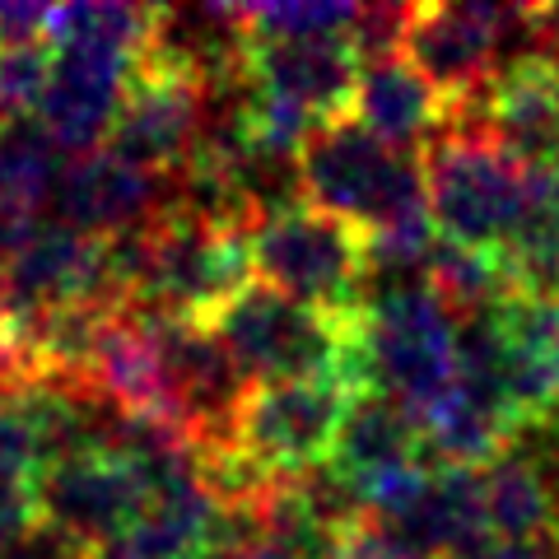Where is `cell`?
Returning a JSON list of instances; mask_svg holds the SVG:
<instances>
[{
  "mask_svg": "<svg viewBox=\"0 0 559 559\" xmlns=\"http://www.w3.org/2000/svg\"><path fill=\"white\" fill-rule=\"evenodd\" d=\"M294 173H299V197L308 205L341 215L369 234L429 205L419 154L382 145L355 117L326 121V127L312 131V140L299 150Z\"/></svg>",
  "mask_w": 559,
  "mask_h": 559,
  "instance_id": "obj_5",
  "label": "cell"
},
{
  "mask_svg": "<svg viewBox=\"0 0 559 559\" xmlns=\"http://www.w3.org/2000/svg\"><path fill=\"white\" fill-rule=\"evenodd\" d=\"M57 47L43 43H0V121H28L38 117Z\"/></svg>",
  "mask_w": 559,
  "mask_h": 559,
  "instance_id": "obj_18",
  "label": "cell"
},
{
  "mask_svg": "<svg viewBox=\"0 0 559 559\" xmlns=\"http://www.w3.org/2000/svg\"><path fill=\"white\" fill-rule=\"evenodd\" d=\"M66 154L51 135L28 121H0V261L43 224V205L57 197Z\"/></svg>",
  "mask_w": 559,
  "mask_h": 559,
  "instance_id": "obj_16",
  "label": "cell"
},
{
  "mask_svg": "<svg viewBox=\"0 0 559 559\" xmlns=\"http://www.w3.org/2000/svg\"><path fill=\"white\" fill-rule=\"evenodd\" d=\"M252 271L261 285L326 312H364L373 299L369 229L341 215L294 201L271 210L248 234Z\"/></svg>",
  "mask_w": 559,
  "mask_h": 559,
  "instance_id": "obj_2",
  "label": "cell"
},
{
  "mask_svg": "<svg viewBox=\"0 0 559 559\" xmlns=\"http://www.w3.org/2000/svg\"><path fill=\"white\" fill-rule=\"evenodd\" d=\"M452 559H546V550H527V546H503V540H480Z\"/></svg>",
  "mask_w": 559,
  "mask_h": 559,
  "instance_id": "obj_24",
  "label": "cell"
},
{
  "mask_svg": "<svg viewBox=\"0 0 559 559\" xmlns=\"http://www.w3.org/2000/svg\"><path fill=\"white\" fill-rule=\"evenodd\" d=\"M359 20V5H242V24L271 38H349Z\"/></svg>",
  "mask_w": 559,
  "mask_h": 559,
  "instance_id": "obj_19",
  "label": "cell"
},
{
  "mask_svg": "<svg viewBox=\"0 0 559 559\" xmlns=\"http://www.w3.org/2000/svg\"><path fill=\"white\" fill-rule=\"evenodd\" d=\"M429 462L425 448V429L396 406L392 396L382 392H364L345 415V429L336 439V452H331L326 471L336 476L349 495H364L369 485H378L392 471H406Z\"/></svg>",
  "mask_w": 559,
  "mask_h": 559,
  "instance_id": "obj_15",
  "label": "cell"
},
{
  "mask_svg": "<svg viewBox=\"0 0 559 559\" xmlns=\"http://www.w3.org/2000/svg\"><path fill=\"white\" fill-rule=\"evenodd\" d=\"M57 559H94V555H70V550H61Z\"/></svg>",
  "mask_w": 559,
  "mask_h": 559,
  "instance_id": "obj_26",
  "label": "cell"
},
{
  "mask_svg": "<svg viewBox=\"0 0 559 559\" xmlns=\"http://www.w3.org/2000/svg\"><path fill=\"white\" fill-rule=\"evenodd\" d=\"M331 559H419V555H411L388 527H382V522H373L369 513H364L355 527L345 532L341 550L331 555Z\"/></svg>",
  "mask_w": 559,
  "mask_h": 559,
  "instance_id": "obj_22",
  "label": "cell"
},
{
  "mask_svg": "<svg viewBox=\"0 0 559 559\" xmlns=\"http://www.w3.org/2000/svg\"><path fill=\"white\" fill-rule=\"evenodd\" d=\"M364 57L349 38H271L242 24V90L271 94L312 121L355 117Z\"/></svg>",
  "mask_w": 559,
  "mask_h": 559,
  "instance_id": "obj_10",
  "label": "cell"
},
{
  "mask_svg": "<svg viewBox=\"0 0 559 559\" xmlns=\"http://www.w3.org/2000/svg\"><path fill=\"white\" fill-rule=\"evenodd\" d=\"M359 392L345 382H252L234 415L229 448L271 480H299L331 462Z\"/></svg>",
  "mask_w": 559,
  "mask_h": 559,
  "instance_id": "obj_8",
  "label": "cell"
},
{
  "mask_svg": "<svg viewBox=\"0 0 559 559\" xmlns=\"http://www.w3.org/2000/svg\"><path fill=\"white\" fill-rule=\"evenodd\" d=\"M154 499L150 471L121 452H80L38 476L43 532L70 555L108 559Z\"/></svg>",
  "mask_w": 559,
  "mask_h": 559,
  "instance_id": "obj_9",
  "label": "cell"
},
{
  "mask_svg": "<svg viewBox=\"0 0 559 559\" xmlns=\"http://www.w3.org/2000/svg\"><path fill=\"white\" fill-rule=\"evenodd\" d=\"M38 532H43L38 476L0 471V559H20Z\"/></svg>",
  "mask_w": 559,
  "mask_h": 559,
  "instance_id": "obj_20",
  "label": "cell"
},
{
  "mask_svg": "<svg viewBox=\"0 0 559 559\" xmlns=\"http://www.w3.org/2000/svg\"><path fill=\"white\" fill-rule=\"evenodd\" d=\"M355 121L369 127L382 145L392 150H425L433 135L448 131L452 108L433 84L406 61V51L382 61H364L359 98H355Z\"/></svg>",
  "mask_w": 559,
  "mask_h": 559,
  "instance_id": "obj_14",
  "label": "cell"
},
{
  "mask_svg": "<svg viewBox=\"0 0 559 559\" xmlns=\"http://www.w3.org/2000/svg\"><path fill=\"white\" fill-rule=\"evenodd\" d=\"M433 229L448 242L503 252L527 205V164L489 131L448 127L419 150Z\"/></svg>",
  "mask_w": 559,
  "mask_h": 559,
  "instance_id": "obj_4",
  "label": "cell"
},
{
  "mask_svg": "<svg viewBox=\"0 0 559 559\" xmlns=\"http://www.w3.org/2000/svg\"><path fill=\"white\" fill-rule=\"evenodd\" d=\"M210 103H215V80L197 51L173 38L164 14L159 38L131 70L117 127L103 150L135 168L178 178L210 131Z\"/></svg>",
  "mask_w": 559,
  "mask_h": 559,
  "instance_id": "obj_3",
  "label": "cell"
},
{
  "mask_svg": "<svg viewBox=\"0 0 559 559\" xmlns=\"http://www.w3.org/2000/svg\"><path fill=\"white\" fill-rule=\"evenodd\" d=\"M248 382H345L373 392L369 373V308L326 312L252 280L205 322Z\"/></svg>",
  "mask_w": 559,
  "mask_h": 559,
  "instance_id": "obj_1",
  "label": "cell"
},
{
  "mask_svg": "<svg viewBox=\"0 0 559 559\" xmlns=\"http://www.w3.org/2000/svg\"><path fill=\"white\" fill-rule=\"evenodd\" d=\"M135 61L140 57L108 43H90V38L57 43L51 84L38 108V127L51 135V145L70 154V159L108 145Z\"/></svg>",
  "mask_w": 559,
  "mask_h": 559,
  "instance_id": "obj_11",
  "label": "cell"
},
{
  "mask_svg": "<svg viewBox=\"0 0 559 559\" xmlns=\"http://www.w3.org/2000/svg\"><path fill=\"white\" fill-rule=\"evenodd\" d=\"M532 51L559 66V5H532Z\"/></svg>",
  "mask_w": 559,
  "mask_h": 559,
  "instance_id": "obj_23",
  "label": "cell"
},
{
  "mask_svg": "<svg viewBox=\"0 0 559 559\" xmlns=\"http://www.w3.org/2000/svg\"><path fill=\"white\" fill-rule=\"evenodd\" d=\"M173 201H178V182L164 178V173L117 159L112 150L66 159L57 178V197H51L61 224L90 238H103V242L145 229Z\"/></svg>",
  "mask_w": 559,
  "mask_h": 559,
  "instance_id": "obj_12",
  "label": "cell"
},
{
  "mask_svg": "<svg viewBox=\"0 0 559 559\" xmlns=\"http://www.w3.org/2000/svg\"><path fill=\"white\" fill-rule=\"evenodd\" d=\"M224 559H289V555H280L275 546H266V540H242V546L224 550Z\"/></svg>",
  "mask_w": 559,
  "mask_h": 559,
  "instance_id": "obj_25",
  "label": "cell"
},
{
  "mask_svg": "<svg viewBox=\"0 0 559 559\" xmlns=\"http://www.w3.org/2000/svg\"><path fill=\"white\" fill-rule=\"evenodd\" d=\"M0 471H24V476H43V448L38 433L24 419L20 401L0 396Z\"/></svg>",
  "mask_w": 559,
  "mask_h": 559,
  "instance_id": "obj_21",
  "label": "cell"
},
{
  "mask_svg": "<svg viewBox=\"0 0 559 559\" xmlns=\"http://www.w3.org/2000/svg\"><path fill=\"white\" fill-rule=\"evenodd\" d=\"M401 546L419 559H452L489 536V518H485V485L480 471L466 466H433L429 485L401 509L396 518L382 522Z\"/></svg>",
  "mask_w": 559,
  "mask_h": 559,
  "instance_id": "obj_13",
  "label": "cell"
},
{
  "mask_svg": "<svg viewBox=\"0 0 559 559\" xmlns=\"http://www.w3.org/2000/svg\"><path fill=\"white\" fill-rule=\"evenodd\" d=\"M462 322L433 299L425 280H396L369 299V373L373 392L392 396L415 425L443 406L462 378Z\"/></svg>",
  "mask_w": 559,
  "mask_h": 559,
  "instance_id": "obj_6",
  "label": "cell"
},
{
  "mask_svg": "<svg viewBox=\"0 0 559 559\" xmlns=\"http://www.w3.org/2000/svg\"><path fill=\"white\" fill-rule=\"evenodd\" d=\"M513 43L522 57H532V5L457 0V5H411L401 51L448 98L452 117H462L485 103L495 75L513 61Z\"/></svg>",
  "mask_w": 559,
  "mask_h": 559,
  "instance_id": "obj_7",
  "label": "cell"
},
{
  "mask_svg": "<svg viewBox=\"0 0 559 559\" xmlns=\"http://www.w3.org/2000/svg\"><path fill=\"white\" fill-rule=\"evenodd\" d=\"M425 285L452 318H480L495 312L503 299L518 294V275L503 252H480V248H462V242L439 238V248L425 261Z\"/></svg>",
  "mask_w": 559,
  "mask_h": 559,
  "instance_id": "obj_17",
  "label": "cell"
}]
</instances>
